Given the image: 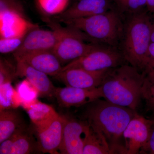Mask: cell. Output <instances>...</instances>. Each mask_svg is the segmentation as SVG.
<instances>
[{
	"label": "cell",
	"instance_id": "cell-1",
	"mask_svg": "<svg viewBox=\"0 0 154 154\" xmlns=\"http://www.w3.org/2000/svg\"><path fill=\"white\" fill-rule=\"evenodd\" d=\"M90 104L85 114L88 124L105 137L111 153L125 154L122 139L135 110L99 99Z\"/></svg>",
	"mask_w": 154,
	"mask_h": 154
},
{
	"label": "cell",
	"instance_id": "cell-2",
	"mask_svg": "<svg viewBox=\"0 0 154 154\" xmlns=\"http://www.w3.org/2000/svg\"><path fill=\"white\" fill-rule=\"evenodd\" d=\"M146 75L132 66L121 65L107 72L99 88L102 98L111 102L135 110L142 98Z\"/></svg>",
	"mask_w": 154,
	"mask_h": 154
},
{
	"label": "cell",
	"instance_id": "cell-3",
	"mask_svg": "<svg viewBox=\"0 0 154 154\" xmlns=\"http://www.w3.org/2000/svg\"><path fill=\"white\" fill-rule=\"evenodd\" d=\"M152 23L145 13L136 14L127 23L122 43V55L131 65L144 71L151 43Z\"/></svg>",
	"mask_w": 154,
	"mask_h": 154
},
{
	"label": "cell",
	"instance_id": "cell-4",
	"mask_svg": "<svg viewBox=\"0 0 154 154\" xmlns=\"http://www.w3.org/2000/svg\"><path fill=\"white\" fill-rule=\"evenodd\" d=\"M43 21L56 34L57 42L52 51L63 66L78 59L99 47L86 43V40H93L80 30L68 26L63 27L59 22L49 17H43Z\"/></svg>",
	"mask_w": 154,
	"mask_h": 154
},
{
	"label": "cell",
	"instance_id": "cell-5",
	"mask_svg": "<svg viewBox=\"0 0 154 154\" xmlns=\"http://www.w3.org/2000/svg\"><path fill=\"white\" fill-rule=\"evenodd\" d=\"M61 22L80 30L93 40H99L113 46L117 44L122 32L120 17L113 11Z\"/></svg>",
	"mask_w": 154,
	"mask_h": 154
},
{
	"label": "cell",
	"instance_id": "cell-6",
	"mask_svg": "<svg viewBox=\"0 0 154 154\" xmlns=\"http://www.w3.org/2000/svg\"><path fill=\"white\" fill-rule=\"evenodd\" d=\"M38 27L26 17L21 0H0L1 38L25 36Z\"/></svg>",
	"mask_w": 154,
	"mask_h": 154
},
{
	"label": "cell",
	"instance_id": "cell-7",
	"mask_svg": "<svg viewBox=\"0 0 154 154\" xmlns=\"http://www.w3.org/2000/svg\"><path fill=\"white\" fill-rule=\"evenodd\" d=\"M123 57V55L115 50L99 46L85 55L66 65L62 70L79 68L98 72L111 69L121 65Z\"/></svg>",
	"mask_w": 154,
	"mask_h": 154
},
{
	"label": "cell",
	"instance_id": "cell-8",
	"mask_svg": "<svg viewBox=\"0 0 154 154\" xmlns=\"http://www.w3.org/2000/svg\"><path fill=\"white\" fill-rule=\"evenodd\" d=\"M154 125V120L147 119L136 113L123 133L125 154L140 153L148 141Z\"/></svg>",
	"mask_w": 154,
	"mask_h": 154
},
{
	"label": "cell",
	"instance_id": "cell-9",
	"mask_svg": "<svg viewBox=\"0 0 154 154\" xmlns=\"http://www.w3.org/2000/svg\"><path fill=\"white\" fill-rule=\"evenodd\" d=\"M89 127L87 122L65 117L60 153L83 154L84 140Z\"/></svg>",
	"mask_w": 154,
	"mask_h": 154
},
{
	"label": "cell",
	"instance_id": "cell-10",
	"mask_svg": "<svg viewBox=\"0 0 154 154\" xmlns=\"http://www.w3.org/2000/svg\"><path fill=\"white\" fill-rule=\"evenodd\" d=\"M110 70L91 72L82 69H69L62 70L54 77L66 86L82 89H95L100 86Z\"/></svg>",
	"mask_w": 154,
	"mask_h": 154
},
{
	"label": "cell",
	"instance_id": "cell-11",
	"mask_svg": "<svg viewBox=\"0 0 154 154\" xmlns=\"http://www.w3.org/2000/svg\"><path fill=\"white\" fill-rule=\"evenodd\" d=\"M64 122V116L58 114L46 126L34 130L38 151L45 153L59 154Z\"/></svg>",
	"mask_w": 154,
	"mask_h": 154
},
{
	"label": "cell",
	"instance_id": "cell-12",
	"mask_svg": "<svg viewBox=\"0 0 154 154\" xmlns=\"http://www.w3.org/2000/svg\"><path fill=\"white\" fill-rule=\"evenodd\" d=\"M57 42V36L52 30L40 29L39 27L30 30L22 45L13 52L15 59L30 53L52 50Z\"/></svg>",
	"mask_w": 154,
	"mask_h": 154
},
{
	"label": "cell",
	"instance_id": "cell-13",
	"mask_svg": "<svg viewBox=\"0 0 154 154\" xmlns=\"http://www.w3.org/2000/svg\"><path fill=\"white\" fill-rule=\"evenodd\" d=\"M54 97L61 107H69L90 104L102 96L99 88L86 89L66 86L56 88Z\"/></svg>",
	"mask_w": 154,
	"mask_h": 154
},
{
	"label": "cell",
	"instance_id": "cell-14",
	"mask_svg": "<svg viewBox=\"0 0 154 154\" xmlns=\"http://www.w3.org/2000/svg\"><path fill=\"white\" fill-rule=\"evenodd\" d=\"M16 61L17 77H25L36 89L40 97L47 98L54 97L56 88L50 80L48 75L21 61Z\"/></svg>",
	"mask_w": 154,
	"mask_h": 154
},
{
	"label": "cell",
	"instance_id": "cell-15",
	"mask_svg": "<svg viewBox=\"0 0 154 154\" xmlns=\"http://www.w3.org/2000/svg\"><path fill=\"white\" fill-rule=\"evenodd\" d=\"M107 0H79L53 19L61 22L65 20L92 17L108 11Z\"/></svg>",
	"mask_w": 154,
	"mask_h": 154
},
{
	"label": "cell",
	"instance_id": "cell-16",
	"mask_svg": "<svg viewBox=\"0 0 154 154\" xmlns=\"http://www.w3.org/2000/svg\"><path fill=\"white\" fill-rule=\"evenodd\" d=\"M15 60L23 62L39 71L54 77L58 74L63 67L60 61L52 50L26 54Z\"/></svg>",
	"mask_w": 154,
	"mask_h": 154
},
{
	"label": "cell",
	"instance_id": "cell-17",
	"mask_svg": "<svg viewBox=\"0 0 154 154\" xmlns=\"http://www.w3.org/2000/svg\"><path fill=\"white\" fill-rule=\"evenodd\" d=\"M23 105L34 125V130L46 126L59 114L52 107L36 99L24 102Z\"/></svg>",
	"mask_w": 154,
	"mask_h": 154
},
{
	"label": "cell",
	"instance_id": "cell-18",
	"mask_svg": "<svg viewBox=\"0 0 154 154\" xmlns=\"http://www.w3.org/2000/svg\"><path fill=\"white\" fill-rule=\"evenodd\" d=\"M23 125L22 116L16 109L1 110L0 143L11 137Z\"/></svg>",
	"mask_w": 154,
	"mask_h": 154
},
{
	"label": "cell",
	"instance_id": "cell-19",
	"mask_svg": "<svg viewBox=\"0 0 154 154\" xmlns=\"http://www.w3.org/2000/svg\"><path fill=\"white\" fill-rule=\"evenodd\" d=\"M109 154L112 153L105 137L89 125L84 140L83 154Z\"/></svg>",
	"mask_w": 154,
	"mask_h": 154
},
{
	"label": "cell",
	"instance_id": "cell-20",
	"mask_svg": "<svg viewBox=\"0 0 154 154\" xmlns=\"http://www.w3.org/2000/svg\"><path fill=\"white\" fill-rule=\"evenodd\" d=\"M12 154H28L38 151L37 141L24 125L15 133Z\"/></svg>",
	"mask_w": 154,
	"mask_h": 154
},
{
	"label": "cell",
	"instance_id": "cell-21",
	"mask_svg": "<svg viewBox=\"0 0 154 154\" xmlns=\"http://www.w3.org/2000/svg\"><path fill=\"white\" fill-rule=\"evenodd\" d=\"M38 8L47 16H56L68 8L69 0H36Z\"/></svg>",
	"mask_w": 154,
	"mask_h": 154
},
{
	"label": "cell",
	"instance_id": "cell-22",
	"mask_svg": "<svg viewBox=\"0 0 154 154\" xmlns=\"http://www.w3.org/2000/svg\"><path fill=\"white\" fill-rule=\"evenodd\" d=\"M142 96L149 110L154 114V75H146Z\"/></svg>",
	"mask_w": 154,
	"mask_h": 154
},
{
	"label": "cell",
	"instance_id": "cell-23",
	"mask_svg": "<svg viewBox=\"0 0 154 154\" xmlns=\"http://www.w3.org/2000/svg\"><path fill=\"white\" fill-rule=\"evenodd\" d=\"M15 93L11 83L0 85V106L1 110L11 109L15 105L14 101Z\"/></svg>",
	"mask_w": 154,
	"mask_h": 154
},
{
	"label": "cell",
	"instance_id": "cell-24",
	"mask_svg": "<svg viewBox=\"0 0 154 154\" xmlns=\"http://www.w3.org/2000/svg\"><path fill=\"white\" fill-rule=\"evenodd\" d=\"M17 68L5 59L0 60V85L12 83L16 76Z\"/></svg>",
	"mask_w": 154,
	"mask_h": 154
},
{
	"label": "cell",
	"instance_id": "cell-25",
	"mask_svg": "<svg viewBox=\"0 0 154 154\" xmlns=\"http://www.w3.org/2000/svg\"><path fill=\"white\" fill-rule=\"evenodd\" d=\"M122 11L136 13L146 6V0H113Z\"/></svg>",
	"mask_w": 154,
	"mask_h": 154
},
{
	"label": "cell",
	"instance_id": "cell-26",
	"mask_svg": "<svg viewBox=\"0 0 154 154\" xmlns=\"http://www.w3.org/2000/svg\"><path fill=\"white\" fill-rule=\"evenodd\" d=\"M26 36L10 38H1L0 52L3 54L14 52L22 45Z\"/></svg>",
	"mask_w": 154,
	"mask_h": 154
},
{
	"label": "cell",
	"instance_id": "cell-27",
	"mask_svg": "<svg viewBox=\"0 0 154 154\" xmlns=\"http://www.w3.org/2000/svg\"><path fill=\"white\" fill-rule=\"evenodd\" d=\"M143 73L146 75H154V42H151L150 45L147 62Z\"/></svg>",
	"mask_w": 154,
	"mask_h": 154
},
{
	"label": "cell",
	"instance_id": "cell-28",
	"mask_svg": "<svg viewBox=\"0 0 154 154\" xmlns=\"http://www.w3.org/2000/svg\"><path fill=\"white\" fill-rule=\"evenodd\" d=\"M15 137V133H14L8 138L0 143V154H12Z\"/></svg>",
	"mask_w": 154,
	"mask_h": 154
},
{
	"label": "cell",
	"instance_id": "cell-29",
	"mask_svg": "<svg viewBox=\"0 0 154 154\" xmlns=\"http://www.w3.org/2000/svg\"><path fill=\"white\" fill-rule=\"evenodd\" d=\"M140 152H148V153L154 154V125L148 141Z\"/></svg>",
	"mask_w": 154,
	"mask_h": 154
},
{
	"label": "cell",
	"instance_id": "cell-30",
	"mask_svg": "<svg viewBox=\"0 0 154 154\" xmlns=\"http://www.w3.org/2000/svg\"><path fill=\"white\" fill-rule=\"evenodd\" d=\"M148 10L154 14V0H146V6Z\"/></svg>",
	"mask_w": 154,
	"mask_h": 154
},
{
	"label": "cell",
	"instance_id": "cell-31",
	"mask_svg": "<svg viewBox=\"0 0 154 154\" xmlns=\"http://www.w3.org/2000/svg\"><path fill=\"white\" fill-rule=\"evenodd\" d=\"M151 42H154V22L152 24Z\"/></svg>",
	"mask_w": 154,
	"mask_h": 154
},
{
	"label": "cell",
	"instance_id": "cell-32",
	"mask_svg": "<svg viewBox=\"0 0 154 154\" xmlns=\"http://www.w3.org/2000/svg\"><path fill=\"white\" fill-rule=\"evenodd\" d=\"M76 1H79V0H76Z\"/></svg>",
	"mask_w": 154,
	"mask_h": 154
}]
</instances>
